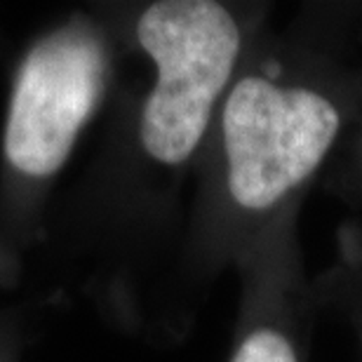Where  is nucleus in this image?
Returning <instances> with one entry per match:
<instances>
[{"instance_id": "20e7f679", "label": "nucleus", "mask_w": 362, "mask_h": 362, "mask_svg": "<svg viewBox=\"0 0 362 362\" xmlns=\"http://www.w3.org/2000/svg\"><path fill=\"white\" fill-rule=\"evenodd\" d=\"M233 362H296V358L285 337L271 329H259L245 339Z\"/></svg>"}, {"instance_id": "f257e3e1", "label": "nucleus", "mask_w": 362, "mask_h": 362, "mask_svg": "<svg viewBox=\"0 0 362 362\" xmlns=\"http://www.w3.org/2000/svg\"><path fill=\"white\" fill-rule=\"evenodd\" d=\"M136 38L158 69L141 113V144L158 163L193 153L240 49L228 10L212 0H163L139 17Z\"/></svg>"}, {"instance_id": "7ed1b4c3", "label": "nucleus", "mask_w": 362, "mask_h": 362, "mask_svg": "<svg viewBox=\"0 0 362 362\" xmlns=\"http://www.w3.org/2000/svg\"><path fill=\"white\" fill-rule=\"evenodd\" d=\"M228 188L238 205L269 209L313 172L339 132L320 94L245 78L223 106Z\"/></svg>"}, {"instance_id": "f03ea898", "label": "nucleus", "mask_w": 362, "mask_h": 362, "mask_svg": "<svg viewBox=\"0 0 362 362\" xmlns=\"http://www.w3.org/2000/svg\"><path fill=\"white\" fill-rule=\"evenodd\" d=\"M108 57L88 19L42 33L14 74L7 101L3 153L26 179H47L66 165L106 88Z\"/></svg>"}]
</instances>
